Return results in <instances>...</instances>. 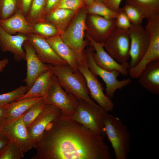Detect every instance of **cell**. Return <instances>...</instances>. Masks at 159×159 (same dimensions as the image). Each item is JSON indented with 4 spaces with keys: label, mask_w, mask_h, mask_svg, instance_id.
<instances>
[{
    "label": "cell",
    "mask_w": 159,
    "mask_h": 159,
    "mask_svg": "<svg viewBox=\"0 0 159 159\" xmlns=\"http://www.w3.org/2000/svg\"><path fill=\"white\" fill-rule=\"evenodd\" d=\"M105 136L62 113L35 143L32 159H111Z\"/></svg>",
    "instance_id": "1"
},
{
    "label": "cell",
    "mask_w": 159,
    "mask_h": 159,
    "mask_svg": "<svg viewBox=\"0 0 159 159\" xmlns=\"http://www.w3.org/2000/svg\"><path fill=\"white\" fill-rule=\"evenodd\" d=\"M49 67L56 77L60 85L67 93L78 100H83L96 106H99L91 99L85 79L79 70L74 71L69 65Z\"/></svg>",
    "instance_id": "2"
},
{
    "label": "cell",
    "mask_w": 159,
    "mask_h": 159,
    "mask_svg": "<svg viewBox=\"0 0 159 159\" xmlns=\"http://www.w3.org/2000/svg\"><path fill=\"white\" fill-rule=\"evenodd\" d=\"M105 134L111 144L116 159H126L130 151L131 136L127 126L117 117L106 112Z\"/></svg>",
    "instance_id": "3"
},
{
    "label": "cell",
    "mask_w": 159,
    "mask_h": 159,
    "mask_svg": "<svg viewBox=\"0 0 159 159\" xmlns=\"http://www.w3.org/2000/svg\"><path fill=\"white\" fill-rule=\"evenodd\" d=\"M74 113L69 116L73 120L90 130L105 136L104 118L106 112L83 100H78Z\"/></svg>",
    "instance_id": "4"
},
{
    "label": "cell",
    "mask_w": 159,
    "mask_h": 159,
    "mask_svg": "<svg viewBox=\"0 0 159 159\" xmlns=\"http://www.w3.org/2000/svg\"><path fill=\"white\" fill-rule=\"evenodd\" d=\"M87 13L82 10L77 14L70 24L62 33L63 41L76 54L82 63L86 59L83 50L87 44L84 40L86 29Z\"/></svg>",
    "instance_id": "5"
},
{
    "label": "cell",
    "mask_w": 159,
    "mask_h": 159,
    "mask_svg": "<svg viewBox=\"0 0 159 159\" xmlns=\"http://www.w3.org/2000/svg\"><path fill=\"white\" fill-rule=\"evenodd\" d=\"M44 104L54 105L60 110L64 115L70 116L75 112L78 99L67 92L59 83L56 77L53 75L46 96L42 100Z\"/></svg>",
    "instance_id": "6"
},
{
    "label": "cell",
    "mask_w": 159,
    "mask_h": 159,
    "mask_svg": "<svg viewBox=\"0 0 159 159\" xmlns=\"http://www.w3.org/2000/svg\"><path fill=\"white\" fill-rule=\"evenodd\" d=\"M23 115L13 120H6L0 127V133L18 146L24 154L35 148V144L23 121Z\"/></svg>",
    "instance_id": "7"
},
{
    "label": "cell",
    "mask_w": 159,
    "mask_h": 159,
    "mask_svg": "<svg viewBox=\"0 0 159 159\" xmlns=\"http://www.w3.org/2000/svg\"><path fill=\"white\" fill-rule=\"evenodd\" d=\"M130 37L129 30L115 28L103 42L107 52L119 63H127L130 58Z\"/></svg>",
    "instance_id": "8"
},
{
    "label": "cell",
    "mask_w": 159,
    "mask_h": 159,
    "mask_svg": "<svg viewBox=\"0 0 159 159\" xmlns=\"http://www.w3.org/2000/svg\"><path fill=\"white\" fill-rule=\"evenodd\" d=\"M92 48H89L85 54L88 67L93 74L99 76L103 80L106 85L105 94L112 99L117 90L121 89L128 85L131 83L132 80L130 78H129L119 80L117 78L120 73L118 71H109L99 67L94 61Z\"/></svg>",
    "instance_id": "9"
},
{
    "label": "cell",
    "mask_w": 159,
    "mask_h": 159,
    "mask_svg": "<svg viewBox=\"0 0 159 159\" xmlns=\"http://www.w3.org/2000/svg\"><path fill=\"white\" fill-rule=\"evenodd\" d=\"M78 69L85 77L91 97L105 112L112 111L114 109V103L111 99L104 93V88L97 76L90 70L86 59L80 64Z\"/></svg>",
    "instance_id": "10"
},
{
    "label": "cell",
    "mask_w": 159,
    "mask_h": 159,
    "mask_svg": "<svg viewBox=\"0 0 159 159\" xmlns=\"http://www.w3.org/2000/svg\"><path fill=\"white\" fill-rule=\"evenodd\" d=\"M129 32L130 40V68L135 67L145 54L149 45L150 37L141 24H132Z\"/></svg>",
    "instance_id": "11"
},
{
    "label": "cell",
    "mask_w": 159,
    "mask_h": 159,
    "mask_svg": "<svg viewBox=\"0 0 159 159\" xmlns=\"http://www.w3.org/2000/svg\"><path fill=\"white\" fill-rule=\"evenodd\" d=\"M87 38L95 51V52H93V57L95 62L99 67L109 71H118L124 76L129 74L130 66L128 62L123 64L119 63L106 51L103 43L97 42L89 34L87 35Z\"/></svg>",
    "instance_id": "12"
},
{
    "label": "cell",
    "mask_w": 159,
    "mask_h": 159,
    "mask_svg": "<svg viewBox=\"0 0 159 159\" xmlns=\"http://www.w3.org/2000/svg\"><path fill=\"white\" fill-rule=\"evenodd\" d=\"M23 46L25 53L27 69L26 77L22 82L25 83L28 90L38 77L49 69L48 64L40 60L33 46L28 40L24 42Z\"/></svg>",
    "instance_id": "13"
},
{
    "label": "cell",
    "mask_w": 159,
    "mask_h": 159,
    "mask_svg": "<svg viewBox=\"0 0 159 159\" xmlns=\"http://www.w3.org/2000/svg\"><path fill=\"white\" fill-rule=\"evenodd\" d=\"M61 114L60 109L57 106L52 105H44L41 111L27 128L35 144L42 138L48 124Z\"/></svg>",
    "instance_id": "14"
},
{
    "label": "cell",
    "mask_w": 159,
    "mask_h": 159,
    "mask_svg": "<svg viewBox=\"0 0 159 159\" xmlns=\"http://www.w3.org/2000/svg\"><path fill=\"white\" fill-rule=\"evenodd\" d=\"M27 36L28 40L33 45L37 56L42 62L53 66L68 65L57 55L44 37L34 33Z\"/></svg>",
    "instance_id": "15"
},
{
    "label": "cell",
    "mask_w": 159,
    "mask_h": 159,
    "mask_svg": "<svg viewBox=\"0 0 159 159\" xmlns=\"http://www.w3.org/2000/svg\"><path fill=\"white\" fill-rule=\"evenodd\" d=\"M28 40L27 35L18 33L16 35L7 33L0 26V48L3 52L13 54L16 61L25 60V53L23 47L24 42Z\"/></svg>",
    "instance_id": "16"
},
{
    "label": "cell",
    "mask_w": 159,
    "mask_h": 159,
    "mask_svg": "<svg viewBox=\"0 0 159 159\" xmlns=\"http://www.w3.org/2000/svg\"><path fill=\"white\" fill-rule=\"evenodd\" d=\"M0 26L5 32L10 34L17 33L26 35L34 33L33 24L27 21L19 9H18L9 18L0 19Z\"/></svg>",
    "instance_id": "17"
},
{
    "label": "cell",
    "mask_w": 159,
    "mask_h": 159,
    "mask_svg": "<svg viewBox=\"0 0 159 159\" xmlns=\"http://www.w3.org/2000/svg\"><path fill=\"white\" fill-rule=\"evenodd\" d=\"M141 86L155 95L159 94V59L149 63L139 75Z\"/></svg>",
    "instance_id": "18"
},
{
    "label": "cell",
    "mask_w": 159,
    "mask_h": 159,
    "mask_svg": "<svg viewBox=\"0 0 159 159\" xmlns=\"http://www.w3.org/2000/svg\"><path fill=\"white\" fill-rule=\"evenodd\" d=\"M45 38L58 56L66 61L74 71L78 70L79 66L81 63L80 61L61 37L57 35Z\"/></svg>",
    "instance_id": "19"
},
{
    "label": "cell",
    "mask_w": 159,
    "mask_h": 159,
    "mask_svg": "<svg viewBox=\"0 0 159 159\" xmlns=\"http://www.w3.org/2000/svg\"><path fill=\"white\" fill-rule=\"evenodd\" d=\"M89 19L95 37L92 39L97 42L103 43L116 28L115 19L109 20L100 16L91 14Z\"/></svg>",
    "instance_id": "20"
},
{
    "label": "cell",
    "mask_w": 159,
    "mask_h": 159,
    "mask_svg": "<svg viewBox=\"0 0 159 159\" xmlns=\"http://www.w3.org/2000/svg\"><path fill=\"white\" fill-rule=\"evenodd\" d=\"M54 74L50 69L40 74L28 91L15 101L25 98L45 97Z\"/></svg>",
    "instance_id": "21"
},
{
    "label": "cell",
    "mask_w": 159,
    "mask_h": 159,
    "mask_svg": "<svg viewBox=\"0 0 159 159\" xmlns=\"http://www.w3.org/2000/svg\"><path fill=\"white\" fill-rule=\"evenodd\" d=\"M44 97L23 99L3 106L2 107L6 113V120H13L21 116L33 105L42 100Z\"/></svg>",
    "instance_id": "22"
},
{
    "label": "cell",
    "mask_w": 159,
    "mask_h": 159,
    "mask_svg": "<svg viewBox=\"0 0 159 159\" xmlns=\"http://www.w3.org/2000/svg\"><path fill=\"white\" fill-rule=\"evenodd\" d=\"M75 11L64 8L55 9L46 15L44 20L54 24L62 33Z\"/></svg>",
    "instance_id": "23"
},
{
    "label": "cell",
    "mask_w": 159,
    "mask_h": 159,
    "mask_svg": "<svg viewBox=\"0 0 159 159\" xmlns=\"http://www.w3.org/2000/svg\"><path fill=\"white\" fill-rule=\"evenodd\" d=\"M125 2L138 9L145 18L159 14V0H125Z\"/></svg>",
    "instance_id": "24"
},
{
    "label": "cell",
    "mask_w": 159,
    "mask_h": 159,
    "mask_svg": "<svg viewBox=\"0 0 159 159\" xmlns=\"http://www.w3.org/2000/svg\"><path fill=\"white\" fill-rule=\"evenodd\" d=\"M46 0H33L29 12L25 16L27 21L33 24L44 20L46 15Z\"/></svg>",
    "instance_id": "25"
},
{
    "label": "cell",
    "mask_w": 159,
    "mask_h": 159,
    "mask_svg": "<svg viewBox=\"0 0 159 159\" xmlns=\"http://www.w3.org/2000/svg\"><path fill=\"white\" fill-rule=\"evenodd\" d=\"M87 12L91 14L101 16L109 20L115 19L117 14V12L110 9L104 3L96 1H94L88 6Z\"/></svg>",
    "instance_id": "26"
},
{
    "label": "cell",
    "mask_w": 159,
    "mask_h": 159,
    "mask_svg": "<svg viewBox=\"0 0 159 159\" xmlns=\"http://www.w3.org/2000/svg\"><path fill=\"white\" fill-rule=\"evenodd\" d=\"M34 33L44 38L57 35L59 30L54 24L44 20L33 24Z\"/></svg>",
    "instance_id": "27"
},
{
    "label": "cell",
    "mask_w": 159,
    "mask_h": 159,
    "mask_svg": "<svg viewBox=\"0 0 159 159\" xmlns=\"http://www.w3.org/2000/svg\"><path fill=\"white\" fill-rule=\"evenodd\" d=\"M28 91L27 87L21 85L15 90L7 93L0 94V106H3L15 101Z\"/></svg>",
    "instance_id": "28"
},
{
    "label": "cell",
    "mask_w": 159,
    "mask_h": 159,
    "mask_svg": "<svg viewBox=\"0 0 159 159\" xmlns=\"http://www.w3.org/2000/svg\"><path fill=\"white\" fill-rule=\"evenodd\" d=\"M18 7V0H0V19H5L12 16Z\"/></svg>",
    "instance_id": "29"
},
{
    "label": "cell",
    "mask_w": 159,
    "mask_h": 159,
    "mask_svg": "<svg viewBox=\"0 0 159 159\" xmlns=\"http://www.w3.org/2000/svg\"><path fill=\"white\" fill-rule=\"evenodd\" d=\"M24 154L16 145L9 141L0 152V159H21Z\"/></svg>",
    "instance_id": "30"
},
{
    "label": "cell",
    "mask_w": 159,
    "mask_h": 159,
    "mask_svg": "<svg viewBox=\"0 0 159 159\" xmlns=\"http://www.w3.org/2000/svg\"><path fill=\"white\" fill-rule=\"evenodd\" d=\"M42 100L33 105L23 114V120L27 128L43 109L44 104L43 103Z\"/></svg>",
    "instance_id": "31"
},
{
    "label": "cell",
    "mask_w": 159,
    "mask_h": 159,
    "mask_svg": "<svg viewBox=\"0 0 159 159\" xmlns=\"http://www.w3.org/2000/svg\"><path fill=\"white\" fill-rule=\"evenodd\" d=\"M122 9L132 24H141L145 18L141 12L132 5L126 4Z\"/></svg>",
    "instance_id": "32"
},
{
    "label": "cell",
    "mask_w": 159,
    "mask_h": 159,
    "mask_svg": "<svg viewBox=\"0 0 159 159\" xmlns=\"http://www.w3.org/2000/svg\"><path fill=\"white\" fill-rule=\"evenodd\" d=\"M116 28L122 29L129 30L132 24L122 8L117 12L115 19Z\"/></svg>",
    "instance_id": "33"
},
{
    "label": "cell",
    "mask_w": 159,
    "mask_h": 159,
    "mask_svg": "<svg viewBox=\"0 0 159 159\" xmlns=\"http://www.w3.org/2000/svg\"><path fill=\"white\" fill-rule=\"evenodd\" d=\"M82 4V0H61L55 9L62 8L75 11Z\"/></svg>",
    "instance_id": "34"
},
{
    "label": "cell",
    "mask_w": 159,
    "mask_h": 159,
    "mask_svg": "<svg viewBox=\"0 0 159 159\" xmlns=\"http://www.w3.org/2000/svg\"><path fill=\"white\" fill-rule=\"evenodd\" d=\"M33 0H18V9H20L25 17L29 10Z\"/></svg>",
    "instance_id": "35"
},
{
    "label": "cell",
    "mask_w": 159,
    "mask_h": 159,
    "mask_svg": "<svg viewBox=\"0 0 159 159\" xmlns=\"http://www.w3.org/2000/svg\"><path fill=\"white\" fill-rule=\"evenodd\" d=\"M122 0H105L104 4L108 8L116 12L120 10V5Z\"/></svg>",
    "instance_id": "36"
},
{
    "label": "cell",
    "mask_w": 159,
    "mask_h": 159,
    "mask_svg": "<svg viewBox=\"0 0 159 159\" xmlns=\"http://www.w3.org/2000/svg\"><path fill=\"white\" fill-rule=\"evenodd\" d=\"M61 0H46L45 7L46 15L54 9Z\"/></svg>",
    "instance_id": "37"
},
{
    "label": "cell",
    "mask_w": 159,
    "mask_h": 159,
    "mask_svg": "<svg viewBox=\"0 0 159 159\" xmlns=\"http://www.w3.org/2000/svg\"><path fill=\"white\" fill-rule=\"evenodd\" d=\"M9 140L0 133V152L9 142Z\"/></svg>",
    "instance_id": "38"
},
{
    "label": "cell",
    "mask_w": 159,
    "mask_h": 159,
    "mask_svg": "<svg viewBox=\"0 0 159 159\" xmlns=\"http://www.w3.org/2000/svg\"><path fill=\"white\" fill-rule=\"evenodd\" d=\"M6 120V113L4 108L0 106V127Z\"/></svg>",
    "instance_id": "39"
},
{
    "label": "cell",
    "mask_w": 159,
    "mask_h": 159,
    "mask_svg": "<svg viewBox=\"0 0 159 159\" xmlns=\"http://www.w3.org/2000/svg\"><path fill=\"white\" fill-rule=\"evenodd\" d=\"M8 59L5 58L1 60H0V72H1L3 70V69L8 63Z\"/></svg>",
    "instance_id": "40"
},
{
    "label": "cell",
    "mask_w": 159,
    "mask_h": 159,
    "mask_svg": "<svg viewBox=\"0 0 159 159\" xmlns=\"http://www.w3.org/2000/svg\"><path fill=\"white\" fill-rule=\"evenodd\" d=\"M85 0L88 6L91 4L94 1V0Z\"/></svg>",
    "instance_id": "41"
},
{
    "label": "cell",
    "mask_w": 159,
    "mask_h": 159,
    "mask_svg": "<svg viewBox=\"0 0 159 159\" xmlns=\"http://www.w3.org/2000/svg\"><path fill=\"white\" fill-rule=\"evenodd\" d=\"M94 1L100 2L104 4L105 1V0H94Z\"/></svg>",
    "instance_id": "42"
}]
</instances>
